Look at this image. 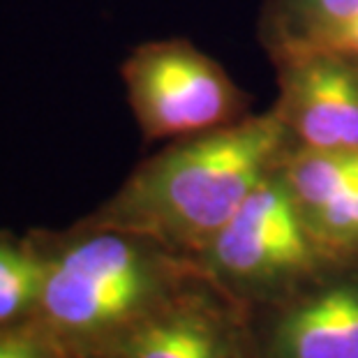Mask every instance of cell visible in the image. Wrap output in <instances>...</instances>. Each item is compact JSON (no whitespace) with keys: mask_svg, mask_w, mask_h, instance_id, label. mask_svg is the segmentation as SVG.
<instances>
[{"mask_svg":"<svg viewBox=\"0 0 358 358\" xmlns=\"http://www.w3.org/2000/svg\"><path fill=\"white\" fill-rule=\"evenodd\" d=\"M358 17V0H262V42L268 56L296 49Z\"/></svg>","mask_w":358,"mask_h":358,"instance_id":"cell-8","label":"cell"},{"mask_svg":"<svg viewBox=\"0 0 358 358\" xmlns=\"http://www.w3.org/2000/svg\"><path fill=\"white\" fill-rule=\"evenodd\" d=\"M354 63H356V65H358V60H354Z\"/></svg>","mask_w":358,"mask_h":358,"instance_id":"cell-13","label":"cell"},{"mask_svg":"<svg viewBox=\"0 0 358 358\" xmlns=\"http://www.w3.org/2000/svg\"><path fill=\"white\" fill-rule=\"evenodd\" d=\"M248 312L262 358H358V259Z\"/></svg>","mask_w":358,"mask_h":358,"instance_id":"cell-6","label":"cell"},{"mask_svg":"<svg viewBox=\"0 0 358 358\" xmlns=\"http://www.w3.org/2000/svg\"><path fill=\"white\" fill-rule=\"evenodd\" d=\"M47 278L42 243L0 241V324L35 315Z\"/></svg>","mask_w":358,"mask_h":358,"instance_id":"cell-9","label":"cell"},{"mask_svg":"<svg viewBox=\"0 0 358 358\" xmlns=\"http://www.w3.org/2000/svg\"><path fill=\"white\" fill-rule=\"evenodd\" d=\"M278 72L273 111L292 148L358 150V65L317 49H289L271 56Z\"/></svg>","mask_w":358,"mask_h":358,"instance_id":"cell-7","label":"cell"},{"mask_svg":"<svg viewBox=\"0 0 358 358\" xmlns=\"http://www.w3.org/2000/svg\"><path fill=\"white\" fill-rule=\"evenodd\" d=\"M95 358H262L250 312L196 271Z\"/></svg>","mask_w":358,"mask_h":358,"instance_id":"cell-5","label":"cell"},{"mask_svg":"<svg viewBox=\"0 0 358 358\" xmlns=\"http://www.w3.org/2000/svg\"><path fill=\"white\" fill-rule=\"evenodd\" d=\"M132 116L148 141H176L250 116V97L192 42L139 44L120 67Z\"/></svg>","mask_w":358,"mask_h":358,"instance_id":"cell-4","label":"cell"},{"mask_svg":"<svg viewBox=\"0 0 358 358\" xmlns=\"http://www.w3.org/2000/svg\"><path fill=\"white\" fill-rule=\"evenodd\" d=\"M44 257L35 317L67 358L100 356L199 271L148 236L86 222L44 248Z\"/></svg>","mask_w":358,"mask_h":358,"instance_id":"cell-2","label":"cell"},{"mask_svg":"<svg viewBox=\"0 0 358 358\" xmlns=\"http://www.w3.org/2000/svg\"><path fill=\"white\" fill-rule=\"evenodd\" d=\"M192 262L227 296L255 310L287 299L335 259L315 238L280 164Z\"/></svg>","mask_w":358,"mask_h":358,"instance_id":"cell-3","label":"cell"},{"mask_svg":"<svg viewBox=\"0 0 358 358\" xmlns=\"http://www.w3.org/2000/svg\"><path fill=\"white\" fill-rule=\"evenodd\" d=\"M275 111L169 141L129 173L86 224L148 236L192 259L287 157Z\"/></svg>","mask_w":358,"mask_h":358,"instance_id":"cell-1","label":"cell"},{"mask_svg":"<svg viewBox=\"0 0 358 358\" xmlns=\"http://www.w3.org/2000/svg\"><path fill=\"white\" fill-rule=\"evenodd\" d=\"M303 217L335 262L358 259V173Z\"/></svg>","mask_w":358,"mask_h":358,"instance_id":"cell-10","label":"cell"},{"mask_svg":"<svg viewBox=\"0 0 358 358\" xmlns=\"http://www.w3.org/2000/svg\"><path fill=\"white\" fill-rule=\"evenodd\" d=\"M0 358H67L40 326L26 333L0 335Z\"/></svg>","mask_w":358,"mask_h":358,"instance_id":"cell-11","label":"cell"},{"mask_svg":"<svg viewBox=\"0 0 358 358\" xmlns=\"http://www.w3.org/2000/svg\"><path fill=\"white\" fill-rule=\"evenodd\" d=\"M296 49L329 51V53H335V56H345L349 60H358V17L347 19L338 26L324 30V33L317 35L315 40H310L308 44L296 47Z\"/></svg>","mask_w":358,"mask_h":358,"instance_id":"cell-12","label":"cell"}]
</instances>
